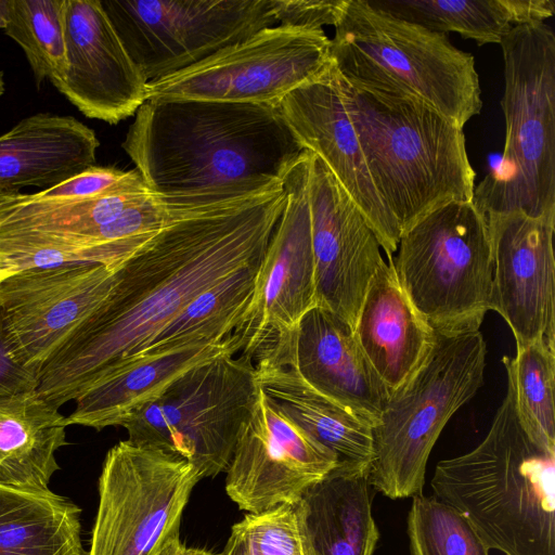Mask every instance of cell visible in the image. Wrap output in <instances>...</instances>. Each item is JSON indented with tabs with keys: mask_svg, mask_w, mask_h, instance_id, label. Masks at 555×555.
<instances>
[{
	"mask_svg": "<svg viewBox=\"0 0 555 555\" xmlns=\"http://www.w3.org/2000/svg\"><path fill=\"white\" fill-rule=\"evenodd\" d=\"M259 264L245 268L208 288L151 343L124 361L159 357L228 338L251 298Z\"/></svg>",
	"mask_w": 555,
	"mask_h": 555,
	"instance_id": "cell-29",
	"label": "cell"
},
{
	"mask_svg": "<svg viewBox=\"0 0 555 555\" xmlns=\"http://www.w3.org/2000/svg\"><path fill=\"white\" fill-rule=\"evenodd\" d=\"M386 13L429 30L457 33L478 46L499 43L515 27L543 23L553 0H369Z\"/></svg>",
	"mask_w": 555,
	"mask_h": 555,
	"instance_id": "cell-27",
	"label": "cell"
},
{
	"mask_svg": "<svg viewBox=\"0 0 555 555\" xmlns=\"http://www.w3.org/2000/svg\"><path fill=\"white\" fill-rule=\"evenodd\" d=\"M502 362L522 427L537 443L555 451V341L516 345L515 357L505 356Z\"/></svg>",
	"mask_w": 555,
	"mask_h": 555,
	"instance_id": "cell-30",
	"label": "cell"
},
{
	"mask_svg": "<svg viewBox=\"0 0 555 555\" xmlns=\"http://www.w3.org/2000/svg\"><path fill=\"white\" fill-rule=\"evenodd\" d=\"M199 481L184 459L124 440L107 452L88 555H155L179 537L181 516Z\"/></svg>",
	"mask_w": 555,
	"mask_h": 555,
	"instance_id": "cell-10",
	"label": "cell"
},
{
	"mask_svg": "<svg viewBox=\"0 0 555 555\" xmlns=\"http://www.w3.org/2000/svg\"><path fill=\"white\" fill-rule=\"evenodd\" d=\"M103 9L147 82L186 69L275 26L274 0H104Z\"/></svg>",
	"mask_w": 555,
	"mask_h": 555,
	"instance_id": "cell-11",
	"label": "cell"
},
{
	"mask_svg": "<svg viewBox=\"0 0 555 555\" xmlns=\"http://www.w3.org/2000/svg\"><path fill=\"white\" fill-rule=\"evenodd\" d=\"M3 92H4V81H3L2 74L0 73V96L3 94Z\"/></svg>",
	"mask_w": 555,
	"mask_h": 555,
	"instance_id": "cell-42",
	"label": "cell"
},
{
	"mask_svg": "<svg viewBox=\"0 0 555 555\" xmlns=\"http://www.w3.org/2000/svg\"><path fill=\"white\" fill-rule=\"evenodd\" d=\"M100 143L73 116L39 113L0 135V192L43 190L94 166Z\"/></svg>",
	"mask_w": 555,
	"mask_h": 555,
	"instance_id": "cell-22",
	"label": "cell"
},
{
	"mask_svg": "<svg viewBox=\"0 0 555 555\" xmlns=\"http://www.w3.org/2000/svg\"><path fill=\"white\" fill-rule=\"evenodd\" d=\"M331 59L349 85L422 102L463 127L482 107L474 56L447 34L429 30L373 7L346 0Z\"/></svg>",
	"mask_w": 555,
	"mask_h": 555,
	"instance_id": "cell-5",
	"label": "cell"
},
{
	"mask_svg": "<svg viewBox=\"0 0 555 555\" xmlns=\"http://www.w3.org/2000/svg\"><path fill=\"white\" fill-rule=\"evenodd\" d=\"M412 555H489L466 518L437 496H413L408 515Z\"/></svg>",
	"mask_w": 555,
	"mask_h": 555,
	"instance_id": "cell-32",
	"label": "cell"
},
{
	"mask_svg": "<svg viewBox=\"0 0 555 555\" xmlns=\"http://www.w3.org/2000/svg\"><path fill=\"white\" fill-rule=\"evenodd\" d=\"M220 555H248L244 538L240 530L233 525L231 534Z\"/></svg>",
	"mask_w": 555,
	"mask_h": 555,
	"instance_id": "cell-38",
	"label": "cell"
},
{
	"mask_svg": "<svg viewBox=\"0 0 555 555\" xmlns=\"http://www.w3.org/2000/svg\"><path fill=\"white\" fill-rule=\"evenodd\" d=\"M7 0H0V28L4 27Z\"/></svg>",
	"mask_w": 555,
	"mask_h": 555,
	"instance_id": "cell-41",
	"label": "cell"
},
{
	"mask_svg": "<svg viewBox=\"0 0 555 555\" xmlns=\"http://www.w3.org/2000/svg\"><path fill=\"white\" fill-rule=\"evenodd\" d=\"M65 0H7L4 31L24 51L39 86L66 69Z\"/></svg>",
	"mask_w": 555,
	"mask_h": 555,
	"instance_id": "cell-31",
	"label": "cell"
},
{
	"mask_svg": "<svg viewBox=\"0 0 555 555\" xmlns=\"http://www.w3.org/2000/svg\"><path fill=\"white\" fill-rule=\"evenodd\" d=\"M20 194V192H0V209L16 199Z\"/></svg>",
	"mask_w": 555,
	"mask_h": 555,
	"instance_id": "cell-39",
	"label": "cell"
},
{
	"mask_svg": "<svg viewBox=\"0 0 555 555\" xmlns=\"http://www.w3.org/2000/svg\"><path fill=\"white\" fill-rule=\"evenodd\" d=\"M137 170L124 171L114 167L91 166L52 188L40 191L44 199H85L108 193L131 180Z\"/></svg>",
	"mask_w": 555,
	"mask_h": 555,
	"instance_id": "cell-34",
	"label": "cell"
},
{
	"mask_svg": "<svg viewBox=\"0 0 555 555\" xmlns=\"http://www.w3.org/2000/svg\"><path fill=\"white\" fill-rule=\"evenodd\" d=\"M37 373L17 361L8 343L0 313V398L37 389Z\"/></svg>",
	"mask_w": 555,
	"mask_h": 555,
	"instance_id": "cell-36",
	"label": "cell"
},
{
	"mask_svg": "<svg viewBox=\"0 0 555 555\" xmlns=\"http://www.w3.org/2000/svg\"><path fill=\"white\" fill-rule=\"evenodd\" d=\"M115 272L91 262L17 270L0 281V313L13 354L38 371L107 297Z\"/></svg>",
	"mask_w": 555,
	"mask_h": 555,
	"instance_id": "cell-15",
	"label": "cell"
},
{
	"mask_svg": "<svg viewBox=\"0 0 555 555\" xmlns=\"http://www.w3.org/2000/svg\"><path fill=\"white\" fill-rule=\"evenodd\" d=\"M430 485L489 550L555 555V451L525 430L508 385L483 440L440 461Z\"/></svg>",
	"mask_w": 555,
	"mask_h": 555,
	"instance_id": "cell-3",
	"label": "cell"
},
{
	"mask_svg": "<svg viewBox=\"0 0 555 555\" xmlns=\"http://www.w3.org/2000/svg\"><path fill=\"white\" fill-rule=\"evenodd\" d=\"M278 106L302 147L331 169L387 257L392 256L400 229L373 184L333 62L318 77L287 93Z\"/></svg>",
	"mask_w": 555,
	"mask_h": 555,
	"instance_id": "cell-18",
	"label": "cell"
},
{
	"mask_svg": "<svg viewBox=\"0 0 555 555\" xmlns=\"http://www.w3.org/2000/svg\"><path fill=\"white\" fill-rule=\"evenodd\" d=\"M337 465V456L260 388L225 470V491L242 511L258 514L301 499Z\"/></svg>",
	"mask_w": 555,
	"mask_h": 555,
	"instance_id": "cell-14",
	"label": "cell"
},
{
	"mask_svg": "<svg viewBox=\"0 0 555 555\" xmlns=\"http://www.w3.org/2000/svg\"><path fill=\"white\" fill-rule=\"evenodd\" d=\"M367 286L353 327L377 375L393 392L408 383L434 347L436 334L416 311L388 256Z\"/></svg>",
	"mask_w": 555,
	"mask_h": 555,
	"instance_id": "cell-21",
	"label": "cell"
},
{
	"mask_svg": "<svg viewBox=\"0 0 555 555\" xmlns=\"http://www.w3.org/2000/svg\"><path fill=\"white\" fill-rule=\"evenodd\" d=\"M346 0H274L278 25L320 29L335 26Z\"/></svg>",
	"mask_w": 555,
	"mask_h": 555,
	"instance_id": "cell-35",
	"label": "cell"
},
{
	"mask_svg": "<svg viewBox=\"0 0 555 555\" xmlns=\"http://www.w3.org/2000/svg\"><path fill=\"white\" fill-rule=\"evenodd\" d=\"M369 469L339 463L302 494L313 555H373L379 533L372 516Z\"/></svg>",
	"mask_w": 555,
	"mask_h": 555,
	"instance_id": "cell-25",
	"label": "cell"
},
{
	"mask_svg": "<svg viewBox=\"0 0 555 555\" xmlns=\"http://www.w3.org/2000/svg\"><path fill=\"white\" fill-rule=\"evenodd\" d=\"M307 191L318 306L353 328L370 281L385 262L380 244L331 169L312 152Z\"/></svg>",
	"mask_w": 555,
	"mask_h": 555,
	"instance_id": "cell-16",
	"label": "cell"
},
{
	"mask_svg": "<svg viewBox=\"0 0 555 555\" xmlns=\"http://www.w3.org/2000/svg\"><path fill=\"white\" fill-rule=\"evenodd\" d=\"M393 260L410 301L435 333L479 331L491 310L488 219L473 201L430 211L400 235Z\"/></svg>",
	"mask_w": 555,
	"mask_h": 555,
	"instance_id": "cell-8",
	"label": "cell"
},
{
	"mask_svg": "<svg viewBox=\"0 0 555 555\" xmlns=\"http://www.w3.org/2000/svg\"><path fill=\"white\" fill-rule=\"evenodd\" d=\"M435 334L428 357L389 395L372 429L369 485L390 499L423 494L428 457L439 435L483 383L487 346L481 333Z\"/></svg>",
	"mask_w": 555,
	"mask_h": 555,
	"instance_id": "cell-7",
	"label": "cell"
},
{
	"mask_svg": "<svg viewBox=\"0 0 555 555\" xmlns=\"http://www.w3.org/2000/svg\"><path fill=\"white\" fill-rule=\"evenodd\" d=\"M285 202L283 183L166 224L116 270L107 297L40 367L39 397L56 409L75 400L201 294L259 263Z\"/></svg>",
	"mask_w": 555,
	"mask_h": 555,
	"instance_id": "cell-1",
	"label": "cell"
},
{
	"mask_svg": "<svg viewBox=\"0 0 555 555\" xmlns=\"http://www.w3.org/2000/svg\"><path fill=\"white\" fill-rule=\"evenodd\" d=\"M332 64L323 28L275 25L201 63L146 85L149 99H188L278 106Z\"/></svg>",
	"mask_w": 555,
	"mask_h": 555,
	"instance_id": "cell-12",
	"label": "cell"
},
{
	"mask_svg": "<svg viewBox=\"0 0 555 555\" xmlns=\"http://www.w3.org/2000/svg\"><path fill=\"white\" fill-rule=\"evenodd\" d=\"M209 551L188 547L179 537L169 540L155 555H208Z\"/></svg>",
	"mask_w": 555,
	"mask_h": 555,
	"instance_id": "cell-37",
	"label": "cell"
},
{
	"mask_svg": "<svg viewBox=\"0 0 555 555\" xmlns=\"http://www.w3.org/2000/svg\"><path fill=\"white\" fill-rule=\"evenodd\" d=\"M0 258H1V254H0Z\"/></svg>",
	"mask_w": 555,
	"mask_h": 555,
	"instance_id": "cell-44",
	"label": "cell"
},
{
	"mask_svg": "<svg viewBox=\"0 0 555 555\" xmlns=\"http://www.w3.org/2000/svg\"><path fill=\"white\" fill-rule=\"evenodd\" d=\"M491 310L509 326L516 345L555 341V210L489 214Z\"/></svg>",
	"mask_w": 555,
	"mask_h": 555,
	"instance_id": "cell-17",
	"label": "cell"
},
{
	"mask_svg": "<svg viewBox=\"0 0 555 555\" xmlns=\"http://www.w3.org/2000/svg\"><path fill=\"white\" fill-rule=\"evenodd\" d=\"M0 555H88L80 508L49 489L0 486Z\"/></svg>",
	"mask_w": 555,
	"mask_h": 555,
	"instance_id": "cell-28",
	"label": "cell"
},
{
	"mask_svg": "<svg viewBox=\"0 0 555 555\" xmlns=\"http://www.w3.org/2000/svg\"><path fill=\"white\" fill-rule=\"evenodd\" d=\"M260 387L255 363L223 354L180 376L122 427L129 441L186 460L199 480L225 472Z\"/></svg>",
	"mask_w": 555,
	"mask_h": 555,
	"instance_id": "cell-9",
	"label": "cell"
},
{
	"mask_svg": "<svg viewBox=\"0 0 555 555\" xmlns=\"http://www.w3.org/2000/svg\"><path fill=\"white\" fill-rule=\"evenodd\" d=\"M255 362L261 390L306 433L332 451L338 464L370 466L373 427L366 421L313 388L294 370L264 358Z\"/></svg>",
	"mask_w": 555,
	"mask_h": 555,
	"instance_id": "cell-24",
	"label": "cell"
},
{
	"mask_svg": "<svg viewBox=\"0 0 555 555\" xmlns=\"http://www.w3.org/2000/svg\"><path fill=\"white\" fill-rule=\"evenodd\" d=\"M305 150L284 179L286 202L257 269L251 298L230 335L253 361L318 306Z\"/></svg>",
	"mask_w": 555,
	"mask_h": 555,
	"instance_id": "cell-13",
	"label": "cell"
},
{
	"mask_svg": "<svg viewBox=\"0 0 555 555\" xmlns=\"http://www.w3.org/2000/svg\"><path fill=\"white\" fill-rule=\"evenodd\" d=\"M12 272H14L12 266L1 257L0 258V281L3 280L4 278H7Z\"/></svg>",
	"mask_w": 555,
	"mask_h": 555,
	"instance_id": "cell-40",
	"label": "cell"
},
{
	"mask_svg": "<svg viewBox=\"0 0 555 555\" xmlns=\"http://www.w3.org/2000/svg\"><path fill=\"white\" fill-rule=\"evenodd\" d=\"M121 147L168 208L194 212L284 183L305 149L279 106L149 99Z\"/></svg>",
	"mask_w": 555,
	"mask_h": 555,
	"instance_id": "cell-2",
	"label": "cell"
},
{
	"mask_svg": "<svg viewBox=\"0 0 555 555\" xmlns=\"http://www.w3.org/2000/svg\"><path fill=\"white\" fill-rule=\"evenodd\" d=\"M248 555H313L302 499L258 514H247L234 525Z\"/></svg>",
	"mask_w": 555,
	"mask_h": 555,
	"instance_id": "cell-33",
	"label": "cell"
},
{
	"mask_svg": "<svg viewBox=\"0 0 555 555\" xmlns=\"http://www.w3.org/2000/svg\"><path fill=\"white\" fill-rule=\"evenodd\" d=\"M233 338L194 346L181 351L124 361L93 382L76 399L66 425L102 430L121 426L138 411L158 399L191 369L223 354H236Z\"/></svg>",
	"mask_w": 555,
	"mask_h": 555,
	"instance_id": "cell-23",
	"label": "cell"
},
{
	"mask_svg": "<svg viewBox=\"0 0 555 555\" xmlns=\"http://www.w3.org/2000/svg\"><path fill=\"white\" fill-rule=\"evenodd\" d=\"M505 144L474 190L486 215L555 210V34L545 23L515 26L500 42Z\"/></svg>",
	"mask_w": 555,
	"mask_h": 555,
	"instance_id": "cell-6",
	"label": "cell"
},
{
	"mask_svg": "<svg viewBox=\"0 0 555 555\" xmlns=\"http://www.w3.org/2000/svg\"><path fill=\"white\" fill-rule=\"evenodd\" d=\"M66 69L51 82L85 116L115 125L146 100L147 81L101 0L64 1Z\"/></svg>",
	"mask_w": 555,
	"mask_h": 555,
	"instance_id": "cell-19",
	"label": "cell"
},
{
	"mask_svg": "<svg viewBox=\"0 0 555 555\" xmlns=\"http://www.w3.org/2000/svg\"><path fill=\"white\" fill-rule=\"evenodd\" d=\"M259 358L294 370L313 388L347 406L372 427L377 425L390 395L353 328L319 306L308 311L289 335L255 360Z\"/></svg>",
	"mask_w": 555,
	"mask_h": 555,
	"instance_id": "cell-20",
	"label": "cell"
},
{
	"mask_svg": "<svg viewBox=\"0 0 555 555\" xmlns=\"http://www.w3.org/2000/svg\"><path fill=\"white\" fill-rule=\"evenodd\" d=\"M339 79L371 179L400 235L441 205L473 201L476 173L462 128L416 100Z\"/></svg>",
	"mask_w": 555,
	"mask_h": 555,
	"instance_id": "cell-4",
	"label": "cell"
},
{
	"mask_svg": "<svg viewBox=\"0 0 555 555\" xmlns=\"http://www.w3.org/2000/svg\"><path fill=\"white\" fill-rule=\"evenodd\" d=\"M66 417L36 390L0 398V486L48 490L60 469L55 452L66 441Z\"/></svg>",
	"mask_w": 555,
	"mask_h": 555,
	"instance_id": "cell-26",
	"label": "cell"
},
{
	"mask_svg": "<svg viewBox=\"0 0 555 555\" xmlns=\"http://www.w3.org/2000/svg\"><path fill=\"white\" fill-rule=\"evenodd\" d=\"M208 555H220V554H216V553L209 552Z\"/></svg>",
	"mask_w": 555,
	"mask_h": 555,
	"instance_id": "cell-43",
	"label": "cell"
}]
</instances>
